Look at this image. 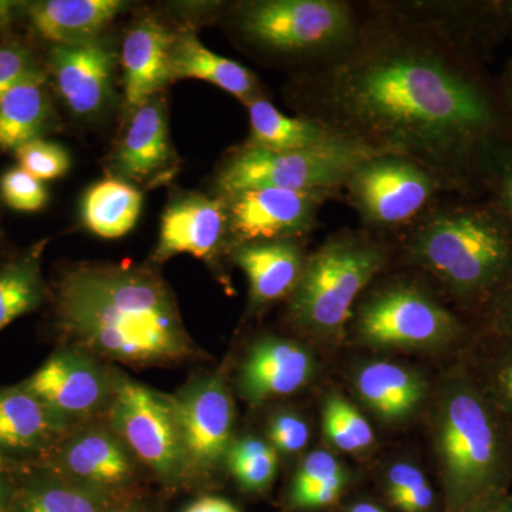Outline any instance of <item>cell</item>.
<instances>
[{"mask_svg":"<svg viewBox=\"0 0 512 512\" xmlns=\"http://www.w3.org/2000/svg\"><path fill=\"white\" fill-rule=\"evenodd\" d=\"M375 154L356 141L282 153L242 147L222 165L215 185L220 197L252 188L338 191L357 165Z\"/></svg>","mask_w":512,"mask_h":512,"instance_id":"cell-7","label":"cell"},{"mask_svg":"<svg viewBox=\"0 0 512 512\" xmlns=\"http://www.w3.org/2000/svg\"><path fill=\"white\" fill-rule=\"evenodd\" d=\"M39 245L0 269V330L13 320L35 311L45 301V285L40 272Z\"/></svg>","mask_w":512,"mask_h":512,"instance_id":"cell-29","label":"cell"},{"mask_svg":"<svg viewBox=\"0 0 512 512\" xmlns=\"http://www.w3.org/2000/svg\"><path fill=\"white\" fill-rule=\"evenodd\" d=\"M346 476L345 470L340 466L338 458L328 451H313L303 460L301 467L296 471L291 490H289V505L302 500L306 494L318 488L319 485L329 483L335 478Z\"/></svg>","mask_w":512,"mask_h":512,"instance_id":"cell-34","label":"cell"},{"mask_svg":"<svg viewBox=\"0 0 512 512\" xmlns=\"http://www.w3.org/2000/svg\"><path fill=\"white\" fill-rule=\"evenodd\" d=\"M342 188L366 231L412 225L434 207L437 195L446 191L426 168L394 154L366 158Z\"/></svg>","mask_w":512,"mask_h":512,"instance_id":"cell-9","label":"cell"},{"mask_svg":"<svg viewBox=\"0 0 512 512\" xmlns=\"http://www.w3.org/2000/svg\"><path fill=\"white\" fill-rule=\"evenodd\" d=\"M128 501L72 483L45 467L15 468L8 512H113Z\"/></svg>","mask_w":512,"mask_h":512,"instance_id":"cell-21","label":"cell"},{"mask_svg":"<svg viewBox=\"0 0 512 512\" xmlns=\"http://www.w3.org/2000/svg\"><path fill=\"white\" fill-rule=\"evenodd\" d=\"M247 107L249 137L244 148L282 153L335 147L352 141L309 117L286 116L264 96Z\"/></svg>","mask_w":512,"mask_h":512,"instance_id":"cell-23","label":"cell"},{"mask_svg":"<svg viewBox=\"0 0 512 512\" xmlns=\"http://www.w3.org/2000/svg\"><path fill=\"white\" fill-rule=\"evenodd\" d=\"M143 208V194L119 178L92 185L82 201L84 227L100 238L124 237L136 227Z\"/></svg>","mask_w":512,"mask_h":512,"instance_id":"cell-28","label":"cell"},{"mask_svg":"<svg viewBox=\"0 0 512 512\" xmlns=\"http://www.w3.org/2000/svg\"><path fill=\"white\" fill-rule=\"evenodd\" d=\"M174 33L160 20L144 18L128 30L121 49L127 107L136 111L173 82Z\"/></svg>","mask_w":512,"mask_h":512,"instance_id":"cell-19","label":"cell"},{"mask_svg":"<svg viewBox=\"0 0 512 512\" xmlns=\"http://www.w3.org/2000/svg\"><path fill=\"white\" fill-rule=\"evenodd\" d=\"M225 464L242 490L261 494L274 483L278 470V453L269 441L245 436L234 440Z\"/></svg>","mask_w":512,"mask_h":512,"instance_id":"cell-30","label":"cell"},{"mask_svg":"<svg viewBox=\"0 0 512 512\" xmlns=\"http://www.w3.org/2000/svg\"><path fill=\"white\" fill-rule=\"evenodd\" d=\"M181 444L187 483L217 473L234 443L235 407L222 373L192 377L170 394Z\"/></svg>","mask_w":512,"mask_h":512,"instance_id":"cell-12","label":"cell"},{"mask_svg":"<svg viewBox=\"0 0 512 512\" xmlns=\"http://www.w3.org/2000/svg\"><path fill=\"white\" fill-rule=\"evenodd\" d=\"M56 325L62 345L109 365L164 367L202 355L167 284L148 268L87 265L63 276Z\"/></svg>","mask_w":512,"mask_h":512,"instance_id":"cell-2","label":"cell"},{"mask_svg":"<svg viewBox=\"0 0 512 512\" xmlns=\"http://www.w3.org/2000/svg\"><path fill=\"white\" fill-rule=\"evenodd\" d=\"M429 483L423 471L413 464L397 463L390 467L386 477V493L390 503L399 501L403 495Z\"/></svg>","mask_w":512,"mask_h":512,"instance_id":"cell-39","label":"cell"},{"mask_svg":"<svg viewBox=\"0 0 512 512\" xmlns=\"http://www.w3.org/2000/svg\"><path fill=\"white\" fill-rule=\"evenodd\" d=\"M355 386L360 400L387 423L409 419L427 394L426 383L417 373L389 362L363 366Z\"/></svg>","mask_w":512,"mask_h":512,"instance_id":"cell-26","label":"cell"},{"mask_svg":"<svg viewBox=\"0 0 512 512\" xmlns=\"http://www.w3.org/2000/svg\"><path fill=\"white\" fill-rule=\"evenodd\" d=\"M313 373L315 359L306 346L279 336H264L252 343L242 359L238 392L251 406H261L299 392Z\"/></svg>","mask_w":512,"mask_h":512,"instance_id":"cell-15","label":"cell"},{"mask_svg":"<svg viewBox=\"0 0 512 512\" xmlns=\"http://www.w3.org/2000/svg\"><path fill=\"white\" fill-rule=\"evenodd\" d=\"M124 6L120 0H43L30 3L28 18L47 42L76 45L100 37Z\"/></svg>","mask_w":512,"mask_h":512,"instance_id":"cell-22","label":"cell"},{"mask_svg":"<svg viewBox=\"0 0 512 512\" xmlns=\"http://www.w3.org/2000/svg\"><path fill=\"white\" fill-rule=\"evenodd\" d=\"M67 433L22 383L0 386V458L10 466L42 463Z\"/></svg>","mask_w":512,"mask_h":512,"instance_id":"cell-17","label":"cell"},{"mask_svg":"<svg viewBox=\"0 0 512 512\" xmlns=\"http://www.w3.org/2000/svg\"><path fill=\"white\" fill-rule=\"evenodd\" d=\"M15 468L0 460V512H8L15 491Z\"/></svg>","mask_w":512,"mask_h":512,"instance_id":"cell-43","label":"cell"},{"mask_svg":"<svg viewBox=\"0 0 512 512\" xmlns=\"http://www.w3.org/2000/svg\"><path fill=\"white\" fill-rule=\"evenodd\" d=\"M355 330L363 345L382 349H443L456 342L463 326L431 293L417 285L393 284L372 293L356 312Z\"/></svg>","mask_w":512,"mask_h":512,"instance_id":"cell-8","label":"cell"},{"mask_svg":"<svg viewBox=\"0 0 512 512\" xmlns=\"http://www.w3.org/2000/svg\"><path fill=\"white\" fill-rule=\"evenodd\" d=\"M323 431L333 447L357 453L375 441L372 427L363 414L340 396H330L323 409Z\"/></svg>","mask_w":512,"mask_h":512,"instance_id":"cell-31","label":"cell"},{"mask_svg":"<svg viewBox=\"0 0 512 512\" xmlns=\"http://www.w3.org/2000/svg\"><path fill=\"white\" fill-rule=\"evenodd\" d=\"M505 96H507L508 104H510V109L512 110V60L507 67V73H505Z\"/></svg>","mask_w":512,"mask_h":512,"instance_id":"cell-47","label":"cell"},{"mask_svg":"<svg viewBox=\"0 0 512 512\" xmlns=\"http://www.w3.org/2000/svg\"><path fill=\"white\" fill-rule=\"evenodd\" d=\"M36 466L120 501L133 500L146 471L106 419L69 431Z\"/></svg>","mask_w":512,"mask_h":512,"instance_id":"cell-13","label":"cell"},{"mask_svg":"<svg viewBox=\"0 0 512 512\" xmlns=\"http://www.w3.org/2000/svg\"><path fill=\"white\" fill-rule=\"evenodd\" d=\"M501 416L471 377L444 386L434 426L444 512H490L507 498L512 453Z\"/></svg>","mask_w":512,"mask_h":512,"instance_id":"cell-3","label":"cell"},{"mask_svg":"<svg viewBox=\"0 0 512 512\" xmlns=\"http://www.w3.org/2000/svg\"><path fill=\"white\" fill-rule=\"evenodd\" d=\"M35 70L28 50L19 46L0 47V100Z\"/></svg>","mask_w":512,"mask_h":512,"instance_id":"cell-38","label":"cell"},{"mask_svg":"<svg viewBox=\"0 0 512 512\" xmlns=\"http://www.w3.org/2000/svg\"><path fill=\"white\" fill-rule=\"evenodd\" d=\"M485 392L501 414L512 420V342L491 363Z\"/></svg>","mask_w":512,"mask_h":512,"instance_id":"cell-36","label":"cell"},{"mask_svg":"<svg viewBox=\"0 0 512 512\" xmlns=\"http://www.w3.org/2000/svg\"><path fill=\"white\" fill-rule=\"evenodd\" d=\"M495 326L508 342H512V278L495 296Z\"/></svg>","mask_w":512,"mask_h":512,"instance_id":"cell-41","label":"cell"},{"mask_svg":"<svg viewBox=\"0 0 512 512\" xmlns=\"http://www.w3.org/2000/svg\"><path fill=\"white\" fill-rule=\"evenodd\" d=\"M335 192L252 188L222 197L227 204L232 245L299 239L309 234L320 208Z\"/></svg>","mask_w":512,"mask_h":512,"instance_id":"cell-14","label":"cell"},{"mask_svg":"<svg viewBox=\"0 0 512 512\" xmlns=\"http://www.w3.org/2000/svg\"><path fill=\"white\" fill-rule=\"evenodd\" d=\"M16 8V3L13 2H0V28H8L13 18V10Z\"/></svg>","mask_w":512,"mask_h":512,"instance_id":"cell-45","label":"cell"},{"mask_svg":"<svg viewBox=\"0 0 512 512\" xmlns=\"http://www.w3.org/2000/svg\"><path fill=\"white\" fill-rule=\"evenodd\" d=\"M232 261L247 275L252 308L291 298L306 256L298 239L242 242L232 245Z\"/></svg>","mask_w":512,"mask_h":512,"instance_id":"cell-20","label":"cell"},{"mask_svg":"<svg viewBox=\"0 0 512 512\" xmlns=\"http://www.w3.org/2000/svg\"><path fill=\"white\" fill-rule=\"evenodd\" d=\"M0 460H2V458H0Z\"/></svg>","mask_w":512,"mask_h":512,"instance_id":"cell-52","label":"cell"},{"mask_svg":"<svg viewBox=\"0 0 512 512\" xmlns=\"http://www.w3.org/2000/svg\"><path fill=\"white\" fill-rule=\"evenodd\" d=\"M0 195L16 211L36 212L47 204V190L42 181L22 167L10 168L0 178Z\"/></svg>","mask_w":512,"mask_h":512,"instance_id":"cell-33","label":"cell"},{"mask_svg":"<svg viewBox=\"0 0 512 512\" xmlns=\"http://www.w3.org/2000/svg\"><path fill=\"white\" fill-rule=\"evenodd\" d=\"M116 63V50L101 37L55 46L50 55L57 92L82 117L99 113L109 100Z\"/></svg>","mask_w":512,"mask_h":512,"instance_id":"cell-18","label":"cell"},{"mask_svg":"<svg viewBox=\"0 0 512 512\" xmlns=\"http://www.w3.org/2000/svg\"><path fill=\"white\" fill-rule=\"evenodd\" d=\"M309 436L308 424L295 413H276L269 420L268 440L276 453H299L308 444Z\"/></svg>","mask_w":512,"mask_h":512,"instance_id":"cell-35","label":"cell"},{"mask_svg":"<svg viewBox=\"0 0 512 512\" xmlns=\"http://www.w3.org/2000/svg\"><path fill=\"white\" fill-rule=\"evenodd\" d=\"M171 72L173 80L197 79L211 83L237 97L245 106L262 97L258 80L251 70L212 52L191 32L175 35L171 49Z\"/></svg>","mask_w":512,"mask_h":512,"instance_id":"cell-25","label":"cell"},{"mask_svg":"<svg viewBox=\"0 0 512 512\" xmlns=\"http://www.w3.org/2000/svg\"><path fill=\"white\" fill-rule=\"evenodd\" d=\"M434 491L427 483L423 487L417 488L412 493L403 495L399 501L394 503V507L402 512H430L434 505Z\"/></svg>","mask_w":512,"mask_h":512,"instance_id":"cell-42","label":"cell"},{"mask_svg":"<svg viewBox=\"0 0 512 512\" xmlns=\"http://www.w3.org/2000/svg\"><path fill=\"white\" fill-rule=\"evenodd\" d=\"M346 485V476L335 478L319 485L318 488L306 494L302 500L293 505V510H316V508L328 507V505L336 503L342 494Z\"/></svg>","mask_w":512,"mask_h":512,"instance_id":"cell-40","label":"cell"},{"mask_svg":"<svg viewBox=\"0 0 512 512\" xmlns=\"http://www.w3.org/2000/svg\"><path fill=\"white\" fill-rule=\"evenodd\" d=\"M503 9L505 10V13H507V18H510L512 22V2L504 3Z\"/></svg>","mask_w":512,"mask_h":512,"instance_id":"cell-49","label":"cell"},{"mask_svg":"<svg viewBox=\"0 0 512 512\" xmlns=\"http://www.w3.org/2000/svg\"><path fill=\"white\" fill-rule=\"evenodd\" d=\"M227 242L232 247L224 198L187 195L165 208L154 261L164 262L180 254L214 259Z\"/></svg>","mask_w":512,"mask_h":512,"instance_id":"cell-16","label":"cell"},{"mask_svg":"<svg viewBox=\"0 0 512 512\" xmlns=\"http://www.w3.org/2000/svg\"><path fill=\"white\" fill-rule=\"evenodd\" d=\"M406 252L461 301L497 296L512 278V227L497 208L433 207L414 222Z\"/></svg>","mask_w":512,"mask_h":512,"instance_id":"cell-4","label":"cell"},{"mask_svg":"<svg viewBox=\"0 0 512 512\" xmlns=\"http://www.w3.org/2000/svg\"><path fill=\"white\" fill-rule=\"evenodd\" d=\"M116 384V366L66 345L22 382L67 431L106 419Z\"/></svg>","mask_w":512,"mask_h":512,"instance_id":"cell-11","label":"cell"},{"mask_svg":"<svg viewBox=\"0 0 512 512\" xmlns=\"http://www.w3.org/2000/svg\"><path fill=\"white\" fill-rule=\"evenodd\" d=\"M184 512H239L238 508L220 497H202L188 505Z\"/></svg>","mask_w":512,"mask_h":512,"instance_id":"cell-44","label":"cell"},{"mask_svg":"<svg viewBox=\"0 0 512 512\" xmlns=\"http://www.w3.org/2000/svg\"><path fill=\"white\" fill-rule=\"evenodd\" d=\"M348 512H386L383 508H380L379 505L367 503V501H360V503H356L350 505Z\"/></svg>","mask_w":512,"mask_h":512,"instance_id":"cell-46","label":"cell"},{"mask_svg":"<svg viewBox=\"0 0 512 512\" xmlns=\"http://www.w3.org/2000/svg\"><path fill=\"white\" fill-rule=\"evenodd\" d=\"M23 170L40 181L63 177L70 168V156L59 144L36 138L15 151Z\"/></svg>","mask_w":512,"mask_h":512,"instance_id":"cell-32","label":"cell"},{"mask_svg":"<svg viewBox=\"0 0 512 512\" xmlns=\"http://www.w3.org/2000/svg\"><path fill=\"white\" fill-rule=\"evenodd\" d=\"M234 18L249 45L311 70L353 45L362 13L345 0H256L238 5Z\"/></svg>","mask_w":512,"mask_h":512,"instance_id":"cell-6","label":"cell"},{"mask_svg":"<svg viewBox=\"0 0 512 512\" xmlns=\"http://www.w3.org/2000/svg\"><path fill=\"white\" fill-rule=\"evenodd\" d=\"M487 183L494 190L495 208L512 227V144L504 148L494 161Z\"/></svg>","mask_w":512,"mask_h":512,"instance_id":"cell-37","label":"cell"},{"mask_svg":"<svg viewBox=\"0 0 512 512\" xmlns=\"http://www.w3.org/2000/svg\"><path fill=\"white\" fill-rule=\"evenodd\" d=\"M447 3H376L353 45L303 74L301 114L376 154L409 158L444 190L487 181L511 146L500 101L464 52Z\"/></svg>","mask_w":512,"mask_h":512,"instance_id":"cell-1","label":"cell"},{"mask_svg":"<svg viewBox=\"0 0 512 512\" xmlns=\"http://www.w3.org/2000/svg\"><path fill=\"white\" fill-rule=\"evenodd\" d=\"M389 261V249L370 231L342 229L306 256L289 301L296 328L322 340L343 338L353 305Z\"/></svg>","mask_w":512,"mask_h":512,"instance_id":"cell-5","label":"cell"},{"mask_svg":"<svg viewBox=\"0 0 512 512\" xmlns=\"http://www.w3.org/2000/svg\"><path fill=\"white\" fill-rule=\"evenodd\" d=\"M106 420L144 470L165 485L187 483L180 430L170 394L137 382L117 367L116 397Z\"/></svg>","mask_w":512,"mask_h":512,"instance_id":"cell-10","label":"cell"},{"mask_svg":"<svg viewBox=\"0 0 512 512\" xmlns=\"http://www.w3.org/2000/svg\"><path fill=\"white\" fill-rule=\"evenodd\" d=\"M505 512H512V495L505 498Z\"/></svg>","mask_w":512,"mask_h":512,"instance_id":"cell-50","label":"cell"},{"mask_svg":"<svg viewBox=\"0 0 512 512\" xmlns=\"http://www.w3.org/2000/svg\"><path fill=\"white\" fill-rule=\"evenodd\" d=\"M171 158L170 136L164 103L157 97L134 111L114 167L130 180L147 181L167 167Z\"/></svg>","mask_w":512,"mask_h":512,"instance_id":"cell-24","label":"cell"},{"mask_svg":"<svg viewBox=\"0 0 512 512\" xmlns=\"http://www.w3.org/2000/svg\"><path fill=\"white\" fill-rule=\"evenodd\" d=\"M113 512H147L146 508L140 507V505L136 504V501L131 500L128 503L120 505L119 508H116Z\"/></svg>","mask_w":512,"mask_h":512,"instance_id":"cell-48","label":"cell"},{"mask_svg":"<svg viewBox=\"0 0 512 512\" xmlns=\"http://www.w3.org/2000/svg\"><path fill=\"white\" fill-rule=\"evenodd\" d=\"M45 86V74L37 69L0 100V150L16 151L42 138L50 120Z\"/></svg>","mask_w":512,"mask_h":512,"instance_id":"cell-27","label":"cell"},{"mask_svg":"<svg viewBox=\"0 0 512 512\" xmlns=\"http://www.w3.org/2000/svg\"><path fill=\"white\" fill-rule=\"evenodd\" d=\"M490 512H505V500L503 503L498 504L497 507L493 508Z\"/></svg>","mask_w":512,"mask_h":512,"instance_id":"cell-51","label":"cell"}]
</instances>
